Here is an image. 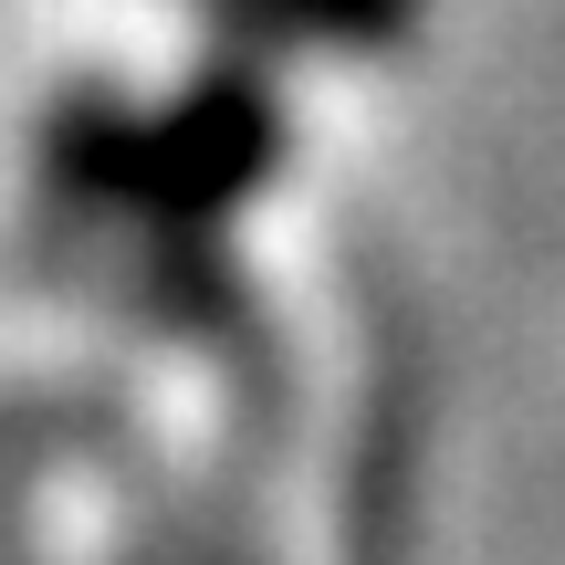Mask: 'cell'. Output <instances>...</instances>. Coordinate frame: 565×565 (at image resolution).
Here are the masks:
<instances>
[{"mask_svg": "<svg viewBox=\"0 0 565 565\" xmlns=\"http://www.w3.org/2000/svg\"><path fill=\"white\" fill-rule=\"evenodd\" d=\"M221 21H242V32L263 42H335V53H387V42L408 32V11L419 0H210Z\"/></svg>", "mask_w": 565, "mask_h": 565, "instance_id": "cell-2", "label": "cell"}, {"mask_svg": "<svg viewBox=\"0 0 565 565\" xmlns=\"http://www.w3.org/2000/svg\"><path fill=\"white\" fill-rule=\"evenodd\" d=\"M273 158H282L273 95L252 74H210L189 105H168V126H137V137H126L116 210H147V221H168V231L221 221L242 189H263Z\"/></svg>", "mask_w": 565, "mask_h": 565, "instance_id": "cell-1", "label": "cell"}]
</instances>
